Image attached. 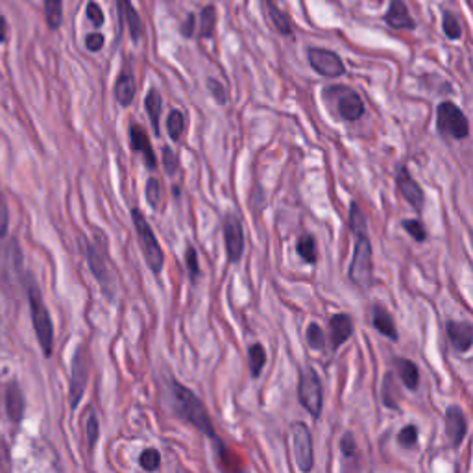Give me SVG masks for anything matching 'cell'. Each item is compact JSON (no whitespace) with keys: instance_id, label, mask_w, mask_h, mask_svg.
Masks as SVG:
<instances>
[{"instance_id":"cell-25","label":"cell","mask_w":473,"mask_h":473,"mask_svg":"<svg viewBox=\"0 0 473 473\" xmlns=\"http://www.w3.org/2000/svg\"><path fill=\"white\" fill-rule=\"evenodd\" d=\"M265 6H267L268 17L277 32L283 36H292V23H290V17L287 15L285 9H281L276 0H265Z\"/></svg>"},{"instance_id":"cell-17","label":"cell","mask_w":473,"mask_h":473,"mask_svg":"<svg viewBox=\"0 0 473 473\" xmlns=\"http://www.w3.org/2000/svg\"><path fill=\"white\" fill-rule=\"evenodd\" d=\"M447 336H450L451 346L459 351V354H468L473 344V326L469 321H447Z\"/></svg>"},{"instance_id":"cell-6","label":"cell","mask_w":473,"mask_h":473,"mask_svg":"<svg viewBox=\"0 0 473 473\" xmlns=\"http://www.w3.org/2000/svg\"><path fill=\"white\" fill-rule=\"evenodd\" d=\"M85 255H87L89 268H91L92 276L97 277V281L100 283L102 290L106 292V296L110 299L115 298V280H113V272H111V262L110 255H107L106 250V235H100L95 243L87 244V250H85Z\"/></svg>"},{"instance_id":"cell-23","label":"cell","mask_w":473,"mask_h":473,"mask_svg":"<svg viewBox=\"0 0 473 473\" xmlns=\"http://www.w3.org/2000/svg\"><path fill=\"white\" fill-rule=\"evenodd\" d=\"M6 410H8V418L11 420V422H23L24 395L17 383H9L8 388H6Z\"/></svg>"},{"instance_id":"cell-1","label":"cell","mask_w":473,"mask_h":473,"mask_svg":"<svg viewBox=\"0 0 473 473\" xmlns=\"http://www.w3.org/2000/svg\"><path fill=\"white\" fill-rule=\"evenodd\" d=\"M349 230L354 233V259L349 265V281L358 289H370L373 281V248L368 233L366 216L355 202L349 206Z\"/></svg>"},{"instance_id":"cell-12","label":"cell","mask_w":473,"mask_h":473,"mask_svg":"<svg viewBox=\"0 0 473 473\" xmlns=\"http://www.w3.org/2000/svg\"><path fill=\"white\" fill-rule=\"evenodd\" d=\"M307 60L314 73H318L320 76H326V78H339V76L346 73L344 61L333 51L313 46V48L307 51Z\"/></svg>"},{"instance_id":"cell-34","label":"cell","mask_w":473,"mask_h":473,"mask_svg":"<svg viewBox=\"0 0 473 473\" xmlns=\"http://www.w3.org/2000/svg\"><path fill=\"white\" fill-rule=\"evenodd\" d=\"M98 437H100V423H98V416L92 413V410H89L87 422H85V440H87L89 451L95 450Z\"/></svg>"},{"instance_id":"cell-33","label":"cell","mask_w":473,"mask_h":473,"mask_svg":"<svg viewBox=\"0 0 473 473\" xmlns=\"http://www.w3.org/2000/svg\"><path fill=\"white\" fill-rule=\"evenodd\" d=\"M442 28H444V33H446L447 39H451V41H457V39H460V36H462V28H460L459 18L451 14V11H444V15H442Z\"/></svg>"},{"instance_id":"cell-24","label":"cell","mask_w":473,"mask_h":473,"mask_svg":"<svg viewBox=\"0 0 473 473\" xmlns=\"http://www.w3.org/2000/svg\"><path fill=\"white\" fill-rule=\"evenodd\" d=\"M394 366H395V370H398V376H400V379H401V383L405 385V388H409V390H418V386H420L418 364L414 363V361H410V358L395 357Z\"/></svg>"},{"instance_id":"cell-44","label":"cell","mask_w":473,"mask_h":473,"mask_svg":"<svg viewBox=\"0 0 473 473\" xmlns=\"http://www.w3.org/2000/svg\"><path fill=\"white\" fill-rule=\"evenodd\" d=\"M207 87H209V91H211L213 98L216 100V104H220V106H224L225 102H228V97H225V89L224 85H222L218 80L215 78H209L207 80Z\"/></svg>"},{"instance_id":"cell-35","label":"cell","mask_w":473,"mask_h":473,"mask_svg":"<svg viewBox=\"0 0 473 473\" xmlns=\"http://www.w3.org/2000/svg\"><path fill=\"white\" fill-rule=\"evenodd\" d=\"M401 228H403L416 243H425V240H427L425 225H423L418 218H403V220H401Z\"/></svg>"},{"instance_id":"cell-3","label":"cell","mask_w":473,"mask_h":473,"mask_svg":"<svg viewBox=\"0 0 473 473\" xmlns=\"http://www.w3.org/2000/svg\"><path fill=\"white\" fill-rule=\"evenodd\" d=\"M26 296L28 305H30V317H32L33 331H36L37 342L41 346L45 357H52V349H54V326H52V318L45 302H43L41 290L37 287L36 280L32 274H28L26 281Z\"/></svg>"},{"instance_id":"cell-30","label":"cell","mask_w":473,"mask_h":473,"mask_svg":"<svg viewBox=\"0 0 473 473\" xmlns=\"http://www.w3.org/2000/svg\"><path fill=\"white\" fill-rule=\"evenodd\" d=\"M248 364L252 377L261 376L262 368L267 364V351H265V348L259 342H255V344L248 348Z\"/></svg>"},{"instance_id":"cell-31","label":"cell","mask_w":473,"mask_h":473,"mask_svg":"<svg viewBox=\"0 0 473 473\" xmlns=\"http://www.w3.org/2000/svg\"><path fill=\"white\" fill-rule=\"evenodd\" d=\"M185 129V117L179 110H172L166 117V134L172 141H179Z\"/></svg>"},{"instance_id":"cell-22","label":"cell","mask_w":473,"mask_h":473,"mask_svg":"<svg viewBox=\"0 0 473 473\" xmlns=\"http://www.w3.org/2000/svg\"><path fill=\"white\" fill-rule=\"evenodd\" d=\"M135 76L132 70L124 69L119 74V78L115 82V98L122 107H128L134 104L135 98Z\"/></svg>"},{"instance_id":"cell-47","label":"cell","mask_w":473,"mask_h":473,"mask_svg":"<svg viewBox=\"0 0 473 473\" xmlns=\"http://www.w3.org/2000/svg\"><path fill=\"white\" fill-rule=\"evenodd\" d=\"M194 26H196V18H194L193 14L187 15V21H185L184 24H181V33H184V37H187V39H191L194 33Z\"/></svg>"},{"instance_id":"cell-18","label":"cell","mask_w":473,"mask_h":473,"mask_svg":"<svg viewBox=\"0 0 473 473\" xmlns=\"http://www.w3.org/2000/svg\"><path fill=\"white\" fill-rule=\"evenodd\" d=\"M385 23L392 30H414L416 28V21L409 14V8L403 0H390L388 11L385 15Z\"/></svg>"},{"instance_id":"cell-39","label":"cell","mask_w":473,"mask_h":473,"mask_svg":"<svg viewBox=\"0 0 473 473\" xmlns=\"http://www.w3.org/2000/svg\"><path fill=\"white\" fill-rule=\"evenodd\" d=\"M398 442H400V446L405 447V450H413V447L418 444V427H416L414 423L405 425L400 431V435H398Z\"/></svg>"},{"instance_id":"cell-29","label":"cell","mask_w":473,"mask_h":473,"mask_svg":"<svg viewBox=\"0 0 473 473\" xmlns=\"http://www.w3.org/2000/svg\"><path fill=\"white\" fill-rule=\"evenodd\" d=\"M296 250H298L299 257L304 259L305 262H309V265H314L318 261V246L313 235L299 237L298 243H296Z\"/></svg>"},{"instance_id":"cell-15","label":"cell","mask_w":473,"mask_h":473,"mask_svg":"<svg viewBox=\"0 0 473 473\" xmlns=\"http://www.w3.org/2000/svg\"><path fill=\"white\" fill-rule=\"evenodd\" d=\"M128 135L132 150L144 157V165H147V169L156 170L157 157L156 152H154L152 143H150V139H148L147 135V129H144L141 124H137V122H132V124L128 126Z\"/></svg>"},{"instance_id":"cell-43","label":"cell","mask_w":473,"mask_h":473,"mask_svg":"<svg viewBox=\"0 0 473 473\" xmlns=\"http://www.w3.org/2000/svg\"><path fill=\"white\" fill-rule=\"evenodd\" d=\"M340 451H342V455L346 459H351L357 453V442H355V437L351 432H346L344 437L340 438Z\"/></svg>"},{"instance_id":"cell-38","label":"cell","mask_w":473,"mask_h":473,"mask_svg":"<svg viewBox=\"0 0 473 473\" xmlns=\"http://www.w3.org/2000/svg\"><path fill=\"white\" fill-rule=\"evenodd\" d=\"M185 265H187L188 277H191V281L196 283V280L200 277L202 270H200V265H198V252L193 244H187V248H185Z\"/></svg>"},{"instance_id":"cell-16","label":"cell","mask_w":473,"mask_h":473,"mask_svg":"<svg viewBox=\"0 0 473 473\" xmlns=\"http://www.w3.org/2000/svg\"><path fill=\"white\" fill-rule=\"evenodd\" d=\"M444 420H446V432L447 437H450L451 446L457 450L462 444V440H464L466 432H468V422H466L464 413L457 405H451V407L446 409Z\"/></svg>"},{"instance_id":"cell-14","label":"cell","mask_w":473,"mask_h":473,"mask_svg":"<svg viewBox=\"0 0 473 473\" xmlns=\"http://www.w3.org/2000/svg\"><path fill=\"white\" fill-rule=\"evenodd\" d=\"M395 185H398V191H400L401 196L405 198V202H409L410 206L416 209V211H422L423 206H425V194H423V188L420 187V184L413 176L409 174V170L401 166L395 174Z\"/></svg>"},{"instance_id":"cell-10","label":"cell","mask_w":473,"mask_h":473,"mask_svg":"<svg viewBox=\"0 0 473 473\" xmlns=\"http://www.w3.org/2000/svg\"><path fill=\"white\" fill-rule=\"evenodd\" d=\"M89 381V358L85 354V346H80L76 349V355L73 358V370H70L69 383V401L70 409H76L85 394V386Z\"/></svg>"},{"instance_id":"cell-8","label":"cell","mask_w":473,"mask_h":473,"mask_svg":"<svg viewBox=\"0 0 473 473\" xmlns=\"http://www.w3.org/2000/svg\"><path fill=\"white\" fill-rule=\"evenodd\" d=\"M437 129L438 134L447 135L451 139H466L469 135V122L464 111L457 104L444 100L437 107Z\"/></svg>"},{"instance_id":"cell-42","label":"cell","mask_w":473,"mask_h":473,"mask_svg":"<svg viewBox=\"0 0 473 473\" xmlns=\"http://www.w3.org/2000/svg\"><path fill=\"white\" fill-rule=\"evenodd\" d=\"M87 18L91 21V24L95 28L104 26V23H106L104 11H102V8L97 4V2H95V0H91V2L87 4Z\"/></svg>"},{"instance_id":"cell-27","label":"cell","mask_w":473,"mask_h":473,"mask_svg":"<svg viewBox=\"0 0 473 473\" xmlns=\"http://www.w3.org/2000/svg\"><path fill=\"white\" fill-rule=\"evenodd\" d=\"M400 390H398V386H395L394 381V373H386L385 379H383V386H381V401L385 405L386 409L398 410L400 409Z\"/></svg>"},{"instance_id":"cell-9","label":"cell","mask_w":473,"mask_h":473,"mask_svg":"<svg viewBox=\"0 0 473 473\" xmlns=\"http://www.w3.org/2000/svg\"><path fill=\"white\" fill-rule=\"evenodd\" d=\"M23 280V253L17 240L11 239L0 246V287L8 292L14 290L15 281Z\"/></svg>"},{"instance_id":"cell-45","label":"cell","mask_w":473,"mask_h":473,"mask_svg":"<svg viewBox=\"0 0 473 473\" xmlns=\"http://www.w3.org/2000/svg\"><path fill=\"white\" fill-rule=\"evenodd\" d=\"M9 230V211L4 196L0 193V239H4Z\"/></svg>"},{"instance_id":"cell-11","label":"cell","mask_w":473,"mask_h":473,"mask_svg":"<svg viewBox=\"0 0 473 473\" xmlns=\"http://www.w3.org/2000/svg\"><path fill=\"white\" fill-rule=\"evenodd\" d=\"M292 450H294L296 464L302 472H311L314 466V451H313V437L307 423L296 422L292 423Z\"/></svg>"},{"instance_id":"cell-19","label":"cell","mask_w":473,"mask_h":473,"mask_svg":"<svg viewBox=\"0 0 473 473\" xmlns=\"http://www.w3.org/2000/svg\"><path fill=\"white\" fill-rule=\"evenodd\" d=\"M329 331H331V348L339 349L340 346H344L351 335H354V321L351 317L344 313L333 314L329 320Z\"/></svg>"},{"instance_id":"cell-13","label":"cell","mask_w":473,"mask_h":473,"mask_svg":"<svg viewBox=\"0 0 473 473\" xmlns=\"http://www.w3.org/2000/svg\"><path fill=\"white\" fill-rule=\"evenodd\" d=\"M222 233H224L225 255L228 262H239L244 253V230L239 216L225 215L222 222Z\"/></svg>"},{"instance_id":"cell-21","label":"cell","mask_w":473,"mask_h":473,"mask_svg":"<svg viewBox=\"0 0 473 473\" xmlns=\"http://www.w3.org/2000/svg\"><path fill=\"white\" fill-rule=\"evenodd\" d=\"M372 326L376 327L377 333H381L383 336L390 339L392 342H398V340H400V333L395 329L394 318H392V314L388 313L385 307H381V305H373Z\"/></svg>"},{"instance_id":"cell-36","label":"cell","mask_w":473,"mask_h":473,"mask_svg":"<svg viewBox=\"0 0 473 473\" xmlns=\"http://www.w3.org/2000/svg\"><path fill=\"white\" fill-rule=\"evenodd\" d=\"M139 466L144 472H157L161 468V455L156 447H148L139 457Z\"/></svg>"},{"instance_id":"cell-20","label":"cell","mask_w":473,"mask_h":473,"mask_svg":"<svg viewBox=\"0 0 473 473\" xmlns=\"http://www.w3.org/2000/svg\"><path fill=\"white\" fill-rule=\"evenodd\" d=\"M117 8H119L120 23L128 24L132 39L139 41L141 36H143V21L139 17L137 9L132 4V0H117Z\"/></svg>"},{"instance_id":"cell-28","label":"cell","mask_w":473,"mask_h":473,"mask_svg":"<svg viewBox=\"0 0 473 473\" xmlns=\"http://www.w3.org/2000/svg\"><path fill=\"white\" fill-rule=\"evenodd\" d=\"M45 18L52 32L60 30L63 23V0H45Z\"/></svg>"},{"instance_id":"cell-32","label":"cell","mask_w":473,"mask_h":473,"mask_svg":"<svg viewBox=\"0 0 473 473\" xmlns=\"http://www.w3.org/2000/svg\"><path fill=\"white\" fill-rule=\"evenodd\" d=\"M216 26V9L215 6H206L202 9V15H200V37L202 39H209L215 32Z\"/></svg>"},{"instance_id":"cell-7","label":"cell","mask_w":473,"mask_h":473,"mask_svg":"<svg viewBox=\"0 0 473 473\" xmlns=\"http://www.w3.org/2000/svg\"><path fill=\"white\" fill-rule=\"evenodd\" d=\"M298 398L302 407L309 414H313V418H320L321 409H324V386L313 366H305L299 372Z\"/></svg>"},{"instance_id":"cell-2","label":"cell","mask_w":473,"mask_h":473,"mask_svg":"<svg viewBox=\"0 0 473 473\" xmlns=\"http://www.w3.org/2000/svg\"><path fill=\"white\" fill-rule=\"evenodd\" d=\"M170 407L172 413L178 416L179 420L191 423L193 427L198 431L203 432L206 437L213 438L216 444H220L218 437H216L215 425H213L209 413H207L203 401L194 394L191 388L184 386L181 383L172 381L170 383Z\"/></svg>"},{"instance_id":"cell-40","label":"cell","mask_w":473,"mask_h":473,"mask_svg":"<svg viewBox=\"0 0 473 473\" xmlns=\"http://www.w3.org/2000/svg\"><path fill=\"white\" fill-rule=\"evenodd\" d=\"M161 198H163V193H161V181L157 178H150L147 184V200L154 211H159Z\"/></svg>"},{"instance_id":"cell-4","label":"cell","mask_w":473,"mask_h":473,"mask_svg":"<svg viewBox=\"0 0 473 473\" xmlns=\"http://www.w3.org/2000/svg\"><path fill=\"white\" fill-rule=\"evenodd\" d=\"M324 102L331 113L342 120H358L366 111L361 95L348 85H329L324 89Z\"/></svg>"},{"instance_id":"cell-41","label":"cell","mask_w":473,"mask_h":473,"mask_svg":"<svg viewBox=\"0 0 473 473\" xmlns=\"http://www.w3.org/2000/svg\"><path fill=\"white\" fill-rule=\"evenodd\" d=\"M163 169L169 176H174L178 172V156L170 147H163Z\"/></svg>"},{"instance_id":"cell-46","label":"cell","mask_w":473,"mask_h":473,"mask_svg":"<svg viewBox=\"0 0 473 473\" xmlns=\"http://www.w3.org/2000/svg\"><path fill=\"white\" fill-rule=\"evenodd\" d=\"M104 43H106V37L98 32L89 33V36L85 37V48H87L89 52H100L102 48H104Z\"/></svg>"},{"instance_id":"cell-26","label":"cell","mask_w":473,"mask_h":473,"mask_svg":"<svg viewBox=\"0 0 473 473\" xmlns=\"http://www.w3.org/2000/svg\"><path fill=\"white\" fill-rule=\"evenodd\" d=\"M144 110H147L148 117H150V122H152L154 134L159 135V120H161V111H163V98H161V92L157 89H150L144 98Z\"/></svg>"},{"instance_id":"cell-37","label":"cell","mask_w":473,"mask_h":473,"mask_svg":"<svg viewBox=\"0 0 473 473\" xmlns=\"http://www.w3.org/2000/svg\"><path fill=\"white\" fill-rule=\"evenodd\" d=\"M305 339H307V344L311 349H324L326 346V335H324V329L318 326L317 321H311L305 331Z\"/></svg>"},{"instance_id":"cell-48","label":"cell","mask_w":473,"mask_h":473,"mask_svg":"<svg viewBox=\"0 0 473 473\" xmlns=\"http://www.w3.org/2000/svg\"><path fill=\"white\" fill-rule=\"evenodd\" d=\"M8 41V23L6 18L0 15V43Z\"/></svg>"},{"instance_id":"cell-5","label":"cell","mask_w":473,"mask_h":473,"mask_svg":"<svg viewBox=\"0 0 473 473\" xmlns=\"http://www.w3.org/2000/svg\"><path fill=\"white\" fill-rule=\"evenodd\" d=\"M132 220H134L139 244H141V248H143L148 268L157 276V274L163 272V265H165V253H163L159 240H157L156 233H154V230L150 228V224H148L147 216H144L143 211L137 209V207L132 209Z\"/></svg>"}]
</instances>
